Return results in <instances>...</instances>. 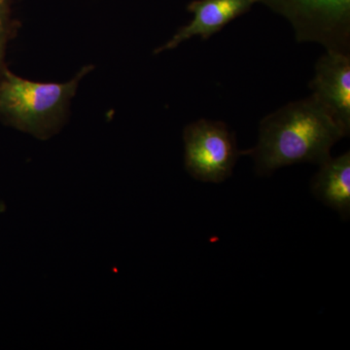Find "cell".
Returning <instances> with one entry per match:
<instances>
[{
	"label": "cell",
	"mask_w": 350,
	"mask_h": 350,
	"mask_svg": "<svg viewBox=\"0 0 350 350\" xmlns=\"http://www.w3.org/2000/svg\"><path fill=\"white\" fill-rule=\"evenodd\" d=\"M7 14V0H0V61L3 50L4 38H5V24Z\"/></svg>",
	"instance_id": "ba28073f"
},
{
	"label": "cell",
	"mask_w": 350,
	"mask_h": 350,
	"mask_svg": "<svg viewBox=\"0 0 350 350\" xmlns=\"http://www.w3.org/2000/svg\"><path fill=\"white\" fill-rule=\"evenodd\" d=\"M312 183L313 194L345 219L350 214V154L322 163Z\"/></svg>",
	"instance_id": "52a82bcc"
},
{
	"label": "cell",
	"mask_w": 350,
	"mask_h": 350,
	"mask_svg": "<svg viewBox=\"0 0 350 350\" xmlns=\"http://www.w3.org/2000/svg\"><path fill=\"white\" fill-rule=\"evenodd\" d=\"M308 31H340L347 29L350 0H261Z\"/></svg>",
	"instance_id": "5b68a950"
},
{
	"label": "cell",
	"mask_w": 350,
	"mask_h": 350,
	"mask_svg": "<svg viewBox=\"0 0 350 350\" xmlns=\"http://www.w3.org/2000/svg\"><path fill=\"white\" fill-rule=\"evenodd\" d=\"M314 96L334 115L347 133L350 129V59L336 51L321 57L313 80Z\"/></svg>",
	"instance_id": "277c9868"
},
{
	"label": "cell",
	"mask_w": 350,
	"mask_h": 350,
	"mask_svg": "<svg viewBox=\"0 0 350 350\" xmlns=\"http://www.w3.org/2000/svg\"><path fill=\"white\" fill-rule=\"evenodd\" d=\"M259 1L261 0H195L188 5V11L194 14L192 22L182 27L157 52L174 49L193 36L207 39Z\"/></svg>",
	"instance_id": "8992f818"
},
{
	"label": "cell",
	"mask_w": 350,
	"mask_h": 350,
	"mask_svg": "<svg viewBox=\"0 0 350 350\" xmlns=\"http://www.w3.org/2000/svg\"><path fill=\"white\" fill-rule=\"evenodd\" d=\"M184 142L186 170L197 180L221 183L231 176L239 151L224 123L200 120L185 129Z\"/></svg>",
	"instance_id": "3957f363"
},
{
	"label": "cell",
	"mask_w": 350,
	"mask_h": 350,
	"mask_svg": "<svg viewBox=\"0 0 350 350\" xmlns=\"http://www.w3.org/2000/svg\"><path fill=\"white\" fill-rule=\"evenodd\" d=\"M78 79L64 84L36 83L3 71L0 78V115L17 128L40 130L63 109L75 93Z\"/></svg>",
	"instance_id": "7a4b0ae2"
},
{
	"label": "cell",
	"mask_w": 350,
	"mask_h": 350,
	"mask_svg": "<svg viewBox=\"0 0 350 350\" xmlns=\"http://www.w3.org/2000/svg\"><path fill=\"white\" fill-rule=\"evenodd\" d=\"M347 135L330 110L313 94L265 119L256 147L241 154L253 157L258 174L268 175L294 163L321 165L330 158L334 144Z\"/></svg>",
	"instance_id": "6da1fadb"
}]
</instances>
